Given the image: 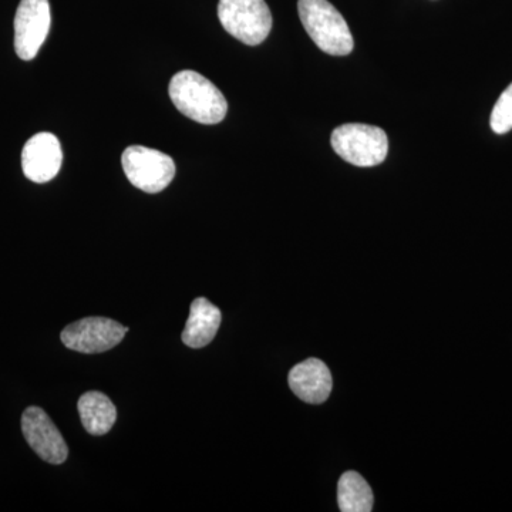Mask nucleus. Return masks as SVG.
<instances>
[{
    "mask_svg": "<svg viewBox=\"0 0 512 512\" xmlns=\"http://www.w3.org/2000/svg\"><path fill=\"white\" fill-rule=\"evenodd\" d=\"M171 100L188 119L201 124H218L227 116L228 103L221 90L207 77L183 70L171 79Z\"/></svg>",
    "mask_w": 512,
    "mask_h": 512,
    "instance_id": "obj_1",
    "label": "nucleus"
},
{
    "mask_svg": "<svg viewBox=\"0 0 512 512\" xmlns=\"http://www.w3.org/2000/svg\"><path fill=\"white\" fill-rule=\"evenodd\" d=\"M299 18L315 45L330 56L352 53V33L345 18L328 0H299Z\"/></svg>",
    "mask_w": 512,
    "mask_h": 512,
    "instance_id": "obj_2",
    "label": "nucleus"
},
{
    "mask_svg": "<svg viewBox=\"0 0 512 512\" xmlns=\"http://www.w3.org/2000/svg\"><path fill=\"white\" fill-rule=\"evenodd\" d=\"M330 141L336 154L356 167H375L389 153L387 134L367 124H343L335 128Z\"/></svg>",
    "mask_w": 512,
    "mask_h": 512,
    "instance_id": "obj_3",
    "label": "nucleus"
},
{
    "mask_svg": "<svg viewBox=\"0 0 512 512\" xmlns=\"http://www.w3.org/2000/svg\"><path fill=\"white\" fill-rule=\"evenodd\" d=\"M218 18L229 35L248 46L261 45L272 29L265 0H220Z\"/></svg>",
    "mask_w": 512,
    "mask_h": 512,
    "instance_id": "obj_4",
    "label": "nucleus"
},
{
    "mask_svg": "<svg viewBox=\"0 0 512 512\" xmlns=\"http://www.w3.org/2000/svg\"><path fill=\"white\" fill-rule=\"evenodd\" d=\"M121 164L128 181L148 194L165 190L174 180L173 158L153 148L128 147L121 157Z\"/></svg>",
    "mask_w": 512,
    "mask_h": 512,
    "instance_id": "obj_5",
    "label": "nucleus"
},
{
    "mask_svg": "<svg viewBox=\"0 0 512 512\" xmlns=\"http://www.w3.org/2000/svg\"><path fill=\"white\" fill-rule=\"evenodd\" d=\"M127 332L128 328L116 320L86 318L67 326L60 338L67 349L93 355L116 348Z\"/></svg>",
    "mask_w": 512,
    "mask_h": 512,
    "instance_id": "obj_6",
    "label": "nucleus"
},
{
    "mask_svg": "<svg viewBox=\"0 0 512 512\" xmlns=\"http://www.w3.org/2000/svg\"><path fill=\"white\" fill-rule=\"evenodd\" d=\"M52 25L49 0H22L15 18V49L22 60H33Z\"/></svg>",
    "mask_w": 512,
    "mask_h": 512,
    "instance_id": "obj_7",
    "label": "nucleus"
},
{
    "mask_svg": "<svg viewBox=\"0 0 512 512\" xmlns=\"http://www.w3.org/2000/svg\"><path fill=\"white\" fill-rule=\"evenodd\" d=\"M22 431L26 441L37 456L49 464H63L69 456V448L62 433L45 410L29 407L22 416Z\"/></svg>",
    "mask_w": 512,
    "mask_h": 512,
    "instance_id": "obj_8",
    "label": "nucleus"
},
{
    "mask_svg": "<svg viewBox=\"0 0 512 512\" xmlns=\"http://www.w3.org/2000/svg\"><path fill=\"white\" fill-rule=\"evenodd\" d=\"M62 163V146L52 133L36 134L23 148V173L33 183H49L59 173Z\"/></svg>",
    "mask_w": 512,
    "mask_h": 512,
    "instance_id": "obj_9",
    "label": "nucleus"
},
{
    "mask_svg": "<svg viewBox=\"0 0 512 512\" xmlns=\"http://www.w3.org/2000/svg\"><path fill=\"white\" fill-rule=\"evenodd\" d=\"M288 380L292 392L306 403L326 402L332 392L333 380L329 367L315 357L292 367Z\"/></svg>",
    "mask_w": 512,
    "mask_h": 512,
    "instance_id": "obj_10",
    "label": "nucleus"
},
{
    "mask_svg": "<svg viewBox=\"0 0 512 512\" xmlns=\"http://www.w3.org/2000/svg\"><path fill=\"white\" fill-rule=\"evenodd\" d=\"M222 315L208 299L197 298L191 303L190 318L183 332V342L188 348L201 349L210 345L220 329Z\"/></svg>",
    "mask_w": 512,
    "mask_h": 512,
    "instance_id": "obj_11",
    "label": "nucleus"
},
{
    "mask_svg": "<svg viewBox=\"0 0 512 512\" xmlns=\"http://www.w3.org/2000/svg\"><path fill=\"white\" fill-rule=\"evenodd\" d=\"M84 429L92 436H104L109 433L117 419V410L113 402L100 392L84 393L77 403Z\"/></svg>",
    "mask_w": 512,
    "mask_h": 512,
    "instance_id": "obj_12",
    "label": "nucleus"
},
{
    "mask_svg": "<svg viewBox=\"0 0 512 512\" xmlns=\"http://www.w3.org/2000/svg\"><path fill=\"white\" fill-rule=\"evenodd\" d=\"M373 491L365 478L356 471H348L340 477L338 503L342 512H369L373 508Z\"/></svg>",
    "mask_w": 512,
    "mask_h": 512,
    "instance_id": "obj_13",
    "label": "nucleus"
},
{
    "mask_svg": "<svg viewBox=\"0 0 512 512\" xmlns=\"http://www.w3.org/2000/svg\"><path fill=\"white\" fill-rule=\"evenodd\" d=\"M490 123L495 134H505L512 130V83L495 103Z\"/></svg>",
    "mask_w": 512,
    "mask_h": 512,
    "instance_id": "obj_14",
    "label": "nucleus"
}]
</instances>
